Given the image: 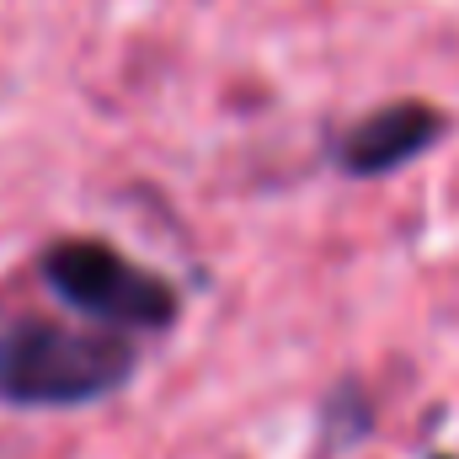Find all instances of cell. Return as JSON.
I'll list each match as a JSON object with an SVG mask.
<instances>
[{
    "mask_svg": "<svg viewBox=\"0 0 459 459\" xmlns=\"http://www.w3.org/2000/svg\"><path fill=\"white\" fill-rule=\"evenodd\" d=\"M43 283L75 310L113 332H166L177 321V289L150 267L128 262L108 240H59L43 251Z\"/></svg>",
    "mask_w": 459,
    "mask_h": 459,
    "instance_id": "cell-2",
    "label": "cell"
},
{
    "mask_svg": "<svg viewBox=\"0 0 459 459\" xmlns=\"http://www.w3.org/2000/svg\"><path fill=\"white\" fill-rule=\"evenodd\" d=\"M139 368V352L123 332L70 326L48 316H22L0 332V401L22 411L91 406L123 390Z\"/></svg>",
    "mask_w": 459,
    "mask_h": 459,
    "instance_id": "cell-1",
    "label": "cell"
},
{
    "mask_svg": "<svg viewBox=\"0 0 459 459\" xmlns=\"http://www.w3.org/2000/svg\"><path fill=\"white\" fill-rule=\"evenodd\" d=\"M438 134H444V117L428 102H390V108L368 113L358 128H347L337 144V160L352 177H385V171L417 160Z\"/></svg>",
    "mask_w": 459,
    "mask_h": 459,
    "instance_id": "cell-3",
    "label": "cell"
}]
</instances>
